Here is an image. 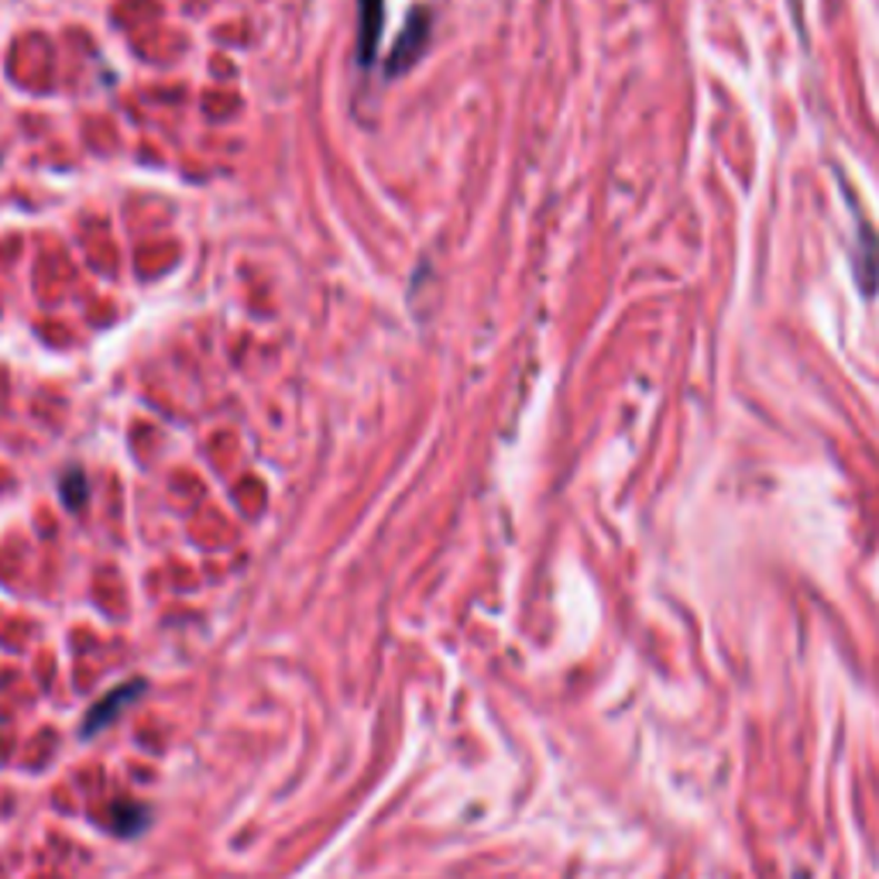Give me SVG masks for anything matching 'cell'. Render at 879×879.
Wrapping results in <instances>:
<instances>
[{
    "instance_id": "1",
    "label": "cell",
    "mask_w": 879,
    "mask_h": 879,
    "mask_svg": "<svg viewBox=\"0 0 879 879\" xmlns=\"http://www.w3.org/2000/svg\"><path fill=\"white\" fill-rule=\"evenodd\" d=\"M426 38H429V14L426 11H413L403 34H398V42L385 62V72L388 76H398V72H406L423 52H426Z\"/></svg>"
},
{
    "instance_id": "2",
    "label": "cell",
    "mask_w": 879,
    "mask_h": 879,
    "mask_svg": "<svg viewBox=\"0 0 879 879\" xmlns=\"http://www.w3.org/2000/svg\"><path fill=\"white\" fill-rule=\"evenodd\" d=\"M141 691H145V684L141 681H135V684H128V688H117V691H110L103 701H97L93 708H90V714H87V725H83V732L90 735V732H97V729H103V725H110L113 718H117V711L121 708H128L135 698H141Z\"/></svg>"
},
{
    "instance_id": "3",
    "label": "cell",
    "mask_w": 879,
    "mask_h": 879,
    "mask_svg": "<svg viewBox=\"0 0 879 879\" xmlns=\"http://www.w3.org/2000/svg\"><path fill=\"white\" fill-rule=\"evenodd\" d=\"M362 4V62L372 66L378 42H382V24H385V0H357Z\"/></svg>"
},
{
    "instance_id": "4",
    "label": "cell",
    "mask_w": 879,
    "mask_h": 879,
    "mask_svg": "<svg viewBox=\"0 0 879 879\" xmlns=\"http://www.w3.org/2000/svg\"><path fill=\"white\" fill-rule=\"evenodd\" d=\"M59 495L69 508H83L87 505V495H90V485H87V474L79 467H69L62 474V485H59Z\"/></svg>"
},
{
    "instance_id": "5",
    "label": "cell",
    "mask_w": 879,
    "mask_h": 879,
    "mask_svg": "<svg viewBox=\"0 0 879 879\" xmlns=\"http://www.w3.org/2000/svg\"><path fill=\"white\" fill-rule=\"evenodd\" d=\"M145 818H148V811L145 808H135V804H125V808H113V828L117 831H138L141 824H145Z\"/></svg>"
}]
</instances>
